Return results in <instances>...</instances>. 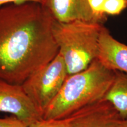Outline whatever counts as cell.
Wrapping results in <instances>:
<instances>
[{
    "mask_svg": "<svg viewBox=\"0 0 127 127\" xmlns=\"http://www.w3.org/2000/svg\"><path fill=\"white\" fill-rule=\"evenodd\" d=\"M54 21L39 3L0 6V79L22 84L57 56Z\"/></svg>",
    "mask_w": 127,
    "mask_h": 127,
    "instance_id": "6da1fadb",
    "label": "cell"
},
{
    "mask_svg": "<svg viewBox=\"0 0 127 127\" xmlns=\"http://www.w3.org/2000/svg\"><path fill=\"white\" fill-rule=\"evenodd\" d=\"M115 71L95 60L86 69L68 75L58 94L46 109L43 118L64 119L104 99L114 80Z\"/></svg>",
    "mask_w": 127,
    "mask_h": 127,
    "instance_id": "7a4b0ae2",
    "label": "cell"
},
{
    "mask_svg": "<svg viewBox=\"0 0 127 127\" xmlns=\"http://www.w3.org/2000/svg\"><path fill=\"white\" fill-rule=\"evenodd\" d=\"M103 26L82 20L65 23L54 21L52 34L68 75L84 70L96 59Z\"/></svg>",
    "mask_w": 127,
    "mask_h": 127,
    "instance_id": "3957f363",
    "label": "cell"
},
{
    "mask_svg": "<svg viewBox=\"0 0 127 127\" xmlns=\"http://www.w3.org/2000/svg\"><path fill=\"white\" fill-rule=\"evenodd\" d=\"M68 74L63 58L57 56L22 84L24 90L41 114L58 94Z\"/></svg>",
    "mask_w": 127,
    "mask_h": 127,
    "instance_id": "277c9868",
    "label": "cell"
},
{
    "mask_svg": "<svg viewBox=\"0 0 127 127\" xmlns=\"http://www.w3.org/2000/svg\"><path fill=\"white\" fill-rule=\"evenodd\" d=\"M0 112L12 114L28 125L43 118L22 84H12L1 79Z\"/></svg>",
    "mask_w": 127,
    "mask_h": 127,
    "instance_id": "5b68a950",
    "label": "cell"
},
{
    "mask_svg": "<svg viewBox=\"0 0 127 127\" xmlns=\"http://www.w3.org/2000/svg\"><path fill=\"white\" fill-rule=\"evenodd\" d=\"M68 127H123L124 119L104 99L64 118Z\"/></svg>",
    "mask_w": 127,
    "mask_h": 127,
    "instance_id": "8992f818",
    "label": "cell"
},
{
    "mask_svg": "<svg viewBox=\"0 0 127 127\" xmlns=\"http://www.w3.org/2000/svg\"><path fill=\"white\" fill-rule=\"evenodd\" d=\"M96 59L111 71L127 74V45L116 39L104 26L100 34Z\"/></svg>",
    "mask_w": 127,
    "mask_h": 127,
    "instance_id": "52a82bcc",
    "label": "cell"
},
{
    "mask_svg": "<svg viewBox=\"0 0 127 127\" xmlns=\"http://www.w3.org/2000/svg\"><path fill=\"white\" fill-rule=\"evenodd\" d=\"M42 5L57 21L65 23L82 20L93 22L86 0H44Z\"/></svg>",
    "mask_w": 127,
    "mask_h": 127,
    "instance_id": "ba28073f",
    "label": "cell"
},
{
    "mask_svg": "<svg viewBox=\"0 0 127 127\" xmlns=\"http://www.w3.org/2000/svg\"><path fill=\"white\" fill-rule=\"evenodd\" d=\"M104 99L111 103L123 119L127 118V74L115 71L114 80Z\"/></svg>",
    "mask_w": 127,
    "mask_h": 127,
    "instance_id": "9c48e42d",
    "label": "cell"
},
{
    "mask_svg": "<svg viewBox=\"0 0 127 127\" xmlns=\"http://www.w3.org/2000/svg\"><path fill=\"white\" fill-rule=\"evenodd\" d=\"M94 23L104 24L108 17L105 14V8L108 0H86Z\"/></svg>",
    "mask_w": 127,
    "mask_h": 127,
    "instance_id": "30bf717a",
    "label": "cell"
},
{
    "mask_svg": "<svg viewBox=\"0 0 127 127\" xmlns=\"http://www.w3.org/2000/svg\"><path fill=\"white\" fill-rule=\"evenodd\" d=\"M28 127H68L65 119L46 120L42 118L28 125Z\"/></svg>",
    "mask_w": 127,
    "mask_h": 127,
    "instance_id": "8fae6325",
    "label": "cell"
},
{
    "mask_svg": "<svg viewBox=\"0 0 127 127\" xmlns=\"http://www.w3.org/2000/svg\"><path fill=\"white\" fill-rule=\"evenodd\" d=\"M0 127H28V125L15 116H11L0 118Z\"/></svg>",
    "mask_w": 127,
    "mask_h": 127,
    "instance_id": "7c38bea8",
    "label": "cell"
},
{
    "mask_svg": "<svg viewBox=\"0 0 127 127\" xmlns=\"http://www.w3.org/2000/svg\"><path fill=\"white\" fill-rule=\"evenodd\" d=\"M26 2H36L43 5L44 0H0V6L9 4H23Z\"/></svg>",
    "mask_w": 127,
    "mask_h": 127,
    "instance_id": "4fadbf2b",
    "label": "cell"
},
{
    "mask_svg": "<svg viewBox=\"0 0 127 127\" xmlns=\"http://www.w3.org/2000/svg\"><path fill=\"white\" fill-rule=\"evenodd\" d=\"M123 127H127V118L124 120Z\"/></svg>",
    "mask_w": 127,
    "mask_h": 127,
    "instance_id": "5bb4252c",
    "label": "cell"
}]
</instances>
